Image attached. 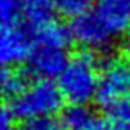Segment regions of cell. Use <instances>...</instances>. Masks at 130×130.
Segmentation results:
<instances>
[{"label":"cell","instance_id":"1","mask_svg":"<svg viewBox=\"0 0 130 130\" xmlns=\"http://www.w3.org/2000/svg\"><path fill=\"white\" fill-rule=\"evenodd\" d=\"M99 79L95 51L84 50L69 59V64L58 77V84L69 104H89L95 101Z\"/></svg>","mask_w":130,"mask_h":130},{"label":"cell","instance_id":"2","mask_svg":"<svg viewBox=\"0 0 130 130\" xmlns=\"http://www.w3.org/2000/svg\"><path fill=\"white\" fill-rule=\"evenodd\" d=\"M64 101L66 99L61 92L59 84H56L53 79L36 77L17 97H13L8 105L17 119L30 122L33 119L58 114L63 110Z\"/></svg>","mask_w":130,"mask_h":130},{"label":"cell","instance_id":"3","mask_svg":"<svg viewBox=\"0 0 130 130\" xmlns=\"http://www.w3.org/2000/svg\"><path fill=\"white\" fill-rule=\"evenodd\" d=\"M130 97V63L120 58H105L104 69L99 79V89L95 102L102 109H110L112 105Z\"/></svg>","mask_w":130,"mask_h":130},{"label":"cell","instance_id":"4","mask_svg":"<svg viewBox=\"0 0 130 130\" xmlns=\"http://www.w3.org/2000/svg\"><path fill=\"white\" fill-rule=\"evenodd\" d=\"M69 26L73 33V41L81 48L95 53L110 51L115 33L109 28L97 10H86L81 15L71 18Z\"/></svg>","mask_w":130,"mask_h":130},{"label":"cell","instance_id":"5","mask_svg":"<svg viewBox=\"0 0 130 130\" xmlns=\"http://www.w3.org/2000/svg\"><path fill=\"white\" fill-rule=\"evenodd\" d=\"M33 35L28 25H20L18 22L7 23L2 26L0 35V61L3 66H18L28 61L33 51Z\"/></svg>","mask_w":130,"mask_h":130},{"label":"cell","instance_id":"6","mask_svg":"<svg viewBox=\"0 0 130 130\" xmlns=\"http://www.w3.org/2000/svg\"><path fill=\"white\" fill-rule=\"evenodd\" d=\"M26 63L28 71L35 77L58 79L69 64V56L66 53V48L40 43L38 46L33 48Z\"/></svg>","mask_w":130,"mask_h":130},{"label":"cell","instance_id":"7","mask_svg":"<svg viewBox=\"0 0 130 130\" xmlns=\"http://www.w3.org/2000/svg\"><path fill=\"white\" fill-rule=\"evenodd\" d=\"M95 10L115 35L130 30V0H97Z\"/></svg>","mask_w":130,"mask_h":130},{"label":"cell","instance_id":"8","mask_svg":"<svg viewBox=\"0 0 130 130\" xmlns=\"http://www.w3.org/2000/svg\"><path fill=\"white\" fill-rule=\"evenodd\" d=\"M31 31L35 35V40H38V43H43V44L68 48V44L73 41L71 26L59 22V20H56V18L48 20L46 23L40 25L38 28L31 30Z\"/></svg>","mask_w":130,"mask_h":130},{"label":"cell","instance_id":"9","mask_svg":"<svg viewBox=\"0 0 130 130\" xmlns=\"http://www.w3.org/2000/svg\"><path fill=\"white\" fill-rule=\"evenodd\" d=\"M97 120L87 104H69L61 110V122L66 130H89Z\"/></svg>","mask_w":130,"mask_h":130},{"label":"cell","instance_id":"10","mask_svg":"<svg viewBox=\"0 0 130 130\" xmlns=\"http://www.w3.org/2000/svg\"><path fill=\"white\" fill-rule=\"evenodd\" d=\"M54 0H23V17L31 30L54 18Z\"/></svg>","mask_w":130,"mask_h":130},{"label":"cell","instance_id":"11","mask_svg":"<svg viewBox=\"0 0 130 130\" xmlns=\"http://www.w3.org/2000/svg\"><path fill=\"white\" fill-rule=\"evenodd\" d=\"M0 79H2V94L8 101L17 97L30 84L26 74L23 71L17 69L15 66H3L2 77Z\"/></svg>","mask_w":130,"mask_h":130},{"label":"cell","instance_id":"12","mask_svg":"<svg viewBox=\"0 0 130 130\" xmlns=\"http://www.w3.org/2000/svg\"><path fill=\"white\" fill-rule=\"evenodd\" d=\"M109 120L115 125L119 130H130V102L122 101L119 104L107 109Z\"/></svg>","mask_w":130,"mask_h":130},{"label":"cell","instance_id":"13","mask_svg":"<svg viewBox=\"0 0 130 130\" xmlns=\"http://www.w3.org/2000/svg\"><path fill=\"white\" fill-rule=\"evenodd\" d=\"M89 7H91V0H54L56 12L69 18L81 15L83 12L89 10Z\"/></svg>","mask_w":130,"mask_h":130},{"label":"cell","instance_id":"14","mask_svg":"<svg viewBox=\"0 0 130 130\" xmlns=\"http://www.w3.org/2000/svg\"><path fill=\"white\" fill-rule=\"evenodd\" d=\"M2 25L15 23L23 15V0H0Z\"/></svg>","mask_w":130,"mask_h":130},{"label":"cell","instance_id":"15","mask_svg":"<svg viewBox=\"0 0 130 130\" xmlns=\"http://www.w3.org/2000/svg\"><path fill=\"white\" fill-rule=\"evenodd\" d=\"M25 130H66V127L63 125L61 119H54V115L50 117H40V119H33L26 124Z\"/></svg>","mask_w":130,"mask_h":130},{"label":"cell","instance_id":"16","mask_svg":"<svg viewBox=\"0 0 130 130\" xmlns=\"http://www.w3.org/2000/svg\"><path fill=\"white\" fill-rule=\"evenodd\" d=\"M15 120L17 115L10 109V105H5L0 114V130H15Z\"/></svg>","mask_w":130,"mask_h":130},{"label":"cell","instance_id":"17","mask_svg":"<svg viewBox=\"0 0 130 130\" xmlns=\"http://www.w3.org/2000/svg\"><path fill=\"white\" fill-rule=\"evenodd\" d=\"M89 130H119L109 119H97Z\"/></svg>","mask_w":130,"mask_h":130},{"label":"cell","instance_id":"18","mask_svg":"<svg viewBox=\"0 0 130 130\" xmlns=\"http://www.w3.org/2000/svg\"><path fill=\"white\" fill-rule=\"evenodd\" d=\"M127 44H128V48H130V30H128V36H127Z\"/></svg>","mask_w":130,"mask_h":130},{"label":"cell","instance_id":"19","mask_svg":"<svg viewBox=\"0 0 130 130\" xmlns=\"http://www.w3.org/2000/svg\"><path fill=\"white\" fill-rule=\"evenodd\" d=\"M23 130H25V128H23Z\"/></svg>","mask_w":130,"mask_h":130}]
</instances>
